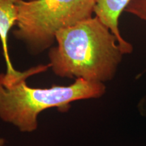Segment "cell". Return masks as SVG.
<instances>
[{
    "label": "cell",
    "mask_w": 146,
    "mask_h": 146,
    "mask_svg": "<svg viewBox=\"0 0 146 146\" xmlns=\"http://www.w3.org/2000/svg\"><path fill=\"white\" fill-rule=\"evenodd\" d=\"M130 0H94V14L117 38L124 54L133 52V45L124 39L120 33L119 18Z\"/></svg>",
    "instance_id": "5"
},
{
    "label": "cell",
    "mask_w": 146,
    "mask_h": 146,
    "mask_svg": "<svg viewBox=\"0 0 146 146\" xmlns=\"http://www.w3.org/2000/svg\"><path fill=\"white\" fill-rule=\"evenodd\" d=\"M5 143V140L3 139L0 137V146H3Z\"/></svg>",
    "instance_id": "7"
},
{
    "label": "cell",
    "mask_w": 146,
    "mask_h": 146,
    "mask_svg": "<svg viewBox=\"0 0 146 146\" xmlns=\"http://www.w3.org/2000/svg\"><path fill=\"white\" fill-rule=\"evenodd\" d=\"M27 78L6 82L0 74V118L17 127L22 132L35 131L38 116L45 110L56 108L66 112L72 102L99 98L106 89L104 83L83 78H76L68 86L35 88L28 86Z\"/></svg>",
    "instance_id": "2"
},
{
    "label": "cell",
    "mask_w": 146,
    "mask_h": 146,
    "mask_svg": "<svg viewBox=\"0 0 146 146\" xmlns=\"http://www.w3.org/2000/svg\"><path fill=\"white\" fill-rule=\"evenodd\" d=\"M125 12L146 22V0H130Z\"/></svg>",
    "instance_id": "6"
},
{
    "label": "cell",
    "mask_w": 146,
    "mask_h": 146,
    "mask_svg": "<svg viewBox=\"0 0 146 146\" xmlns=\"http://www.w3.org/2000/svg\"><path fill=\"white\" fill-rule=\"evenodd\" d=\"M49 64L62 78L105 83L114 77L124 54L117 38L96 16L58 31Z\"/></svg>",
    "instance_id": "1"
},
{
    "label": "cell",
    "mask_w": 146,
    "mask_h": 146,
    "mask_svg": "<svg viewBox=\"0 0 146 146\" xmlns=\"http://www.w3.org/2000/svg\"><path fill=\"white\" fill-rule=\"evenodd\" d=\"M94 0H20L14 35L35 52L48 48L56 33L94 13Z\"/></svg>",
    "instance_id": "3"
},
{
    "label": "cell",
    "mask_w": 146,
    "mask_h": 146,
    "mask_svg": "<svg viewBox=\"0 0 146 146\" xmlns=\"http://www.w3.org/2000/svg\"><path fill=\"white\" fill-rule=\"evenodd\" d=\"M20 0H0V39L3 48L6 72L3 74V78L8 82H12L23 77H30L34 75L33 68L24 72H19L14 68L8 52V33L16 25L18 20V2Z\"/></svg>",
    "instance_id": "4"
}]
</instances>
